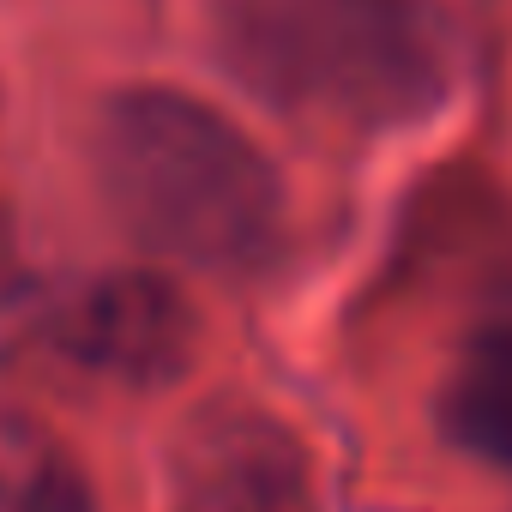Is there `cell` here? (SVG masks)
Masks as SVG:
<instances>
[{"instance_id":"4","label":"cell","mask_w":512,"mask_h":512,"mask_svg":"<svg viewBox=\"0 0 512 512\" xmlns=\"http://www.w3.org/2000/svg\"><path fill=\"white\" fill-rule=\"evenodd\" d=\"M55 344L73 368H85L109 386L151 392L193 362L199 326L175 284H163L151 272H109V278L79 284L61 302Z\"/></svg>"},{"instance_id":"5","label":"cell","mask_w":512,"mask_h":512,"mask_svg":"<svg viewBox=\"0 0 512 512\" xmlns=\"http://www.w3.org/2000/svg\"><path fill=\"white\" fill-rule=\"evenodd\" d=\"M440 422L464 452L488 464H512V320L506 314L482 326L452 362L440 392Z\"/></svg>"},{"instance_id":"3","label":"cell","mask_w":512,"mask_h":512,"mask_svg":"<svg viewBox=\"0 0 512 512\" xmlns=\"http://www.w3.org/2000/svg\"><path fill=\"white\" fill-rule=\"evenodd\" d=\"M169 512H320V476L290 422L211 404L169 452Z\"/></svg>"},{"instance_id":"2","label":"cell","mask_w":512,"mask_h":512,"mask_svg":"<svg viewBox=\"0 0 512 512\" xmlns=\"http://www.w3.org/2000/svg\"><path fill=\"white\" fill-rule=\"evenodd\" d=\"M217 49L260 103L356 133L410 127L458 85L434 0H217Z\"/></svg>"},{"instance_id":"6","label":"cell","mask_w":512,"mask_h":512,"mask_svg":"<svg viewBox=\"0 0 512 512\" xmlns=\"http://www.w3.org/2000/svg\"><path fill=\"white\" fill-rule=\"evenodd\" d=\"M0 512H97L79 458L19 410H0Z\"/></svg>"},{"instance_id":"7","label":"cell","mask_w":512,"mask_h":512,"mask_svg":"<svg viewBox=\"0 0 512 512\" xmlns=\"http://www.w3.org/2000/svg\"><path fill=\"white\" fill-rule=\"evenodd\" d=\"M500 314H506V320H512V290H506V302H500Z\"/></svg>"},{"instance_id":"1","label":"cell","mask_w":512,"mask_h":512,"mask_svg":"<svg viewBox=\"0 0 512 512\" xmlns=\"http://www.w3.org/2000/svg\"><path fill=\"white\" fill-rule=\"evenodd\" d=\"M97 181L109 211L175 266L247 278L284 241V181L272 157L211 103L139 85L97 121Z\"/></svg>"}]
</instances>
